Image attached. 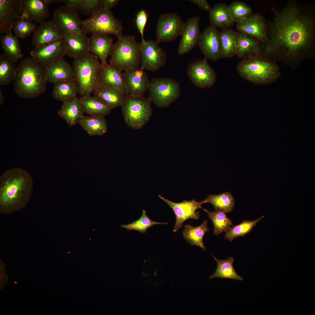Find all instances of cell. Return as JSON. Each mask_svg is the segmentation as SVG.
<instances>
[{"label": "cell", "instance_id": "obj_1", "mask_svg": "<svg viewBox=\"0 0 315 315\" xmlns=\"http://www.w3.org/2000/svg\"><path fill=\"white\" fill-rule=\"evenodd\" d=\"M290 3L276 11L267 27L268 40L260 46L267 52L279 51L295 55L314 46V18L302 6Z\"/></svg>", "mask_w": 315, "mask_h": 315}, {"label": "cell", "instance_id": "obj_2", "mask_svg": "<svg viewBox=\"0 0 315 315\" xmlns=\"http://www.w3.org/2000/svg\"><path fill=\"white\" fill-rule=\"evenodd\" d=\"M33 186L32 178L26 170L15 167L5 172L0 177V213L9 214L24 208Z\"/></svg>", "mask_w": 315, "mask_h": 315}, {"label": "cell", "instance_id": "obj_3", "mask_svg": "<svg viewBox=\"0 0 315 315\" xmlns=\"http://www.w3.org/2000/svg\"><path fill=\"white\" fill-rule=\"evenodd\" d=\"M48 82L44 68L32 57H27L17 66L13 86L19 97L34 99L45 92Z\"/></svg>", "mask_w": 315, "mask_h": 315}, {"label": "cell", "instance_id": "obj_4", "mask_svg": "<svg viewBox=\"0 0 315 315\" xmlns=\"http://www.w3.org/2000/svg\"><path fill=\"white\" fill-rule=\"evenodd\" d=\"M100 64L98 58L90 52L74 59L72 66L74 79L81 96L94 92L98 85Z\"/></svg>", "mask_w": 315, "mask_h": 315}, {"label": "cell", "instance_id": "obj_5", "mask_svg": "<svg viewBox=\"0 0 315 315\" xmlns=\"http://www.w3.org/2000/svg\"><path fill=\"white\" fill-rule=\"evenodd\" d=\"M109 64L122 72L138 68L140 63V43L131 35L122 36L114 44Z\"/></svg>", "mask_w": 315, "mask_h": 315}, {"label": "cell", "instance_id": "obj_6", "mask_svg": "<svg viewBox=\"0 0 315 315\" xmlns=\"http://www.w3.org/2000/svg\"><path fill=\"white\" fill-rule=\"evenodd\" d=\"M80 24L82 32L86 34H113L118 39L123 36L121 22L114 17L111 10L101 6L88 19L80 20Z\"/></svg>", "mask_w": 315, "mask_h": 315}, {"label": "cell", "instance_id": "obj_7", "mask_svg": "<svg viewBox=\"0 0 315 315\" xmlns=\"http://www.w3.org/2000/svg\"><path fill=\"white\" fill-rule=\"evenodd\" d=\"M151 103L148 97L126 95L121 106L126 124L134 130L141 129L152 116Z\"/></svg>", "mask_w": 315, "mask_h": 315}, {"label": "cell", "instance_id": "obj_8", "mask_svg": "<svg viewBox=\"0 0 315 315\" xmlns=\"http://www.w3.org/2000/svg\"><path fill=\"white\" fill-rule=\"evenodd\" d=\"M237 70L242 78L259 84L274 78L277 73L276 66L257 56L246 58L238 64Z\"/></svg>", "mask_w": 315, "mask_h": 315}, {"label": "cell", "instance_id": "obj_9", "mask_svg": "<svg viewBox=\"0 0 315 315\" xmlns=\"http://www.w3.org/2000/svg\"><path fill=\"white\" fill-rule=\"evenodd\" d=\"M148 90V98L151 102L161 108L168 107L181 94L179 83L167 77L152 79Z\"/></svg>", "mask_w": 315, "mask_h": 315}, {"label": "cell", "instance_id": "obj_10", "mask_svg": "<svg viewBox=\"0 0 315 315\" xmlns=\"http://www.w3.org/2000/svg\"><path fill=\"white\" fill-rule=\"evenodd\" d=\"M185 22L176 13H168L159 16L156 28V42H170L181 36Z\"/></svg>", "mask_w": 315, "mask_h": 315}, {"label": "cell", "instance_id": "obj_11", "mask_svg": "<svg viewBox=\"0 0 315 315\" xmlns=\"http://www.w3.org/2000/svg\"><path fill=\"white\" fill-rule=\"evenodd\" d=\"M158 195L172 209L175 215L176 222L173 229L174 232L182 227L184 222L187 219H192L196 220L198 219L200 217V213L196 211L197 209H201L204 211L206 210L203 209L202 206L203 204L208 202L207 198L199 202L193 199L190 201L184 200L181 202L176 203L165 198L160 195Z\"/></svg>", "mask_w": 315, "mask_h": 315}, {"label": "cell", "instance_id": "obj_12", "mask_svg": "<svg viewBox=\"0 0 315 315\" xmlns=\"http://www.w3.org/2000/svg\"><path fill=\"white\" fill-rule=\"evenodd\" d=\"M141 67L144 70L156 71L164 66L167 60L165 50L151 39L140 43Z\"/></svg>", "mask_w": 315, "mask_h": 315}, {"label": "cell", "instance_id": "obj_13", "mask_svg": "<svg viewBox=\"0 0 315 315\" xmlns=\"http://www.w3.org/2000/svg\"><path fill=\"white\" fill-rule=\"evenodd\" d=\"M204 57L188 65L187 74L191 82L197 87L206 88L212 86L216 80V74Z\"/></svg>", "mask_w": 315, "mask_h": 315}, {"label": "cell", "instance_id": "obj_14", "mask_svg": "<svg viewBox=\"0 0 315 315\" xmlns=\"http://www.w3.org/2000/svg\"><path fill=\"white\" fill-rule=\"evenodd\" d=\"M78 11L76 9L61 6L55 11L52 21L63 36L82 32Z\"/></svg>", "mask_w": 315, "mask_h": 315}, {"label": "cell", "instance_id": "obj_15", "mask_svg": "<svg viewBox=\"0 0 315 315\" xmlns=\"http://www.w3.org/2000/svg\"><path fill=\"white\" fill-rule=\"evenodd\" d=\"M200 21V17L196 15L190 18L185 22L177 50L178 55L187 53L198 45L202 33Z\"/></svg>", "mask_w": 315, "mask_h": 315}, {"label": "cell", "instance_id": "obj_16", "mask_svg": "<svg viewBox=\"0 0 315 315\" xmlns=\"http://www.w3.org/2000/svg\"><path fill=\"white\" fill-rule=\"evenodd\" d=\"M30 55L44 68L66 55L64 39L35 48L31 51Z\"/></svg>", "mask_w": 315, "mask_h": 315}, {"label": "cell", "instance_id": "obj_17", "mask_svg": "<svg viewBox=\"0 0 315 315\" xmlns=\"http://www.w3.org/2000/svg\"><path fill=\"white\" fill-rule=\"evenodd\" d=\"M198 45L205 57L212 61L221 58V46L219 32L216 27L210 25L201 33Z\"/></svg>", "mask_w": 315, "mask_h": 315}, {"label": "cell", "instance_id": "obj_18", "mask_svg": "<svg viewBox=\"0 0 315 315\" xmlns=\"http://www.w3.org/2000/svg\"><path fill=\"white\" fill-rule=\"evenodd\" d=\"M128 94L134 96L144 97L148 90L150 82L144 70L141 68L123 73Z\"/></svg>", "mask_w": 315, "mask_h": 315}, {"label": "cell", "instance_id": "obj_19", "mask_svg": "<svg viewBox=\"0 0 315 315\" xmlns=\"http://www.w3.org/2000/svg\"><path fill=\"white\" fill-rule=\"evenodd\" d=\"M236 28L238 31L256 38L261 43L268 40L267 26L258 13L252 14L242 22L236 24Z\"/></svg>", "mask_w": 315, "mask_h": 315}, {"label": "cell", "instance_id": "obj_20", "mask_svg": "<svg viewBox=\"0 0 315 315\" xmlns=\"http://www.w3.org/2000/svg\"><path fill=\"white\" fill-rule=\"evenodd\" d=\"M20 16L36 24L49 17V6L44 0H20Z\"/></svg>", "mask_w": 315, "mask_h": 315}, {"label": "cell", "instance_id": "obj_21", "mask_svg": "<svg viewBox=\"0 0 315 315\" xmlns=\"http://www.w3.org/2000/svg\"><path fill=\"white\" fill-rule=\"evenodd\" d=\"M20 0H0V34L12 29L20 16Z\"/></svg>", "mask_w": 315, "mask_h": 315}, {"label": "cell", "instance_id": "obj_22", "mask_svg": "<svg viewBox=\"0 0 315 315\" xmlns=\"http://www.w3.org/2000/svg\"><path fill=\"white\" fill-rule=\"evenodd\" d=\"M66 55L75 59L90 52L89 38L82 32L63 35Z\"/></svg>", "mask_w": 315, "mask_h": 315}, {"label": "cell", "instance_id": "obj_23", "mask_svg": "<svg viewBox=\"0 0 315 315\" xmlns=\"http://www.w3.org/2000/svg\"><path fill=\"white\" fill-rule=\"evenodd\" d=\"M63 39V34L52 20H48L37 27L33 34L32 44L37 48Z\"/></svg>", "mask_w": 315, "mask_h": 315}, {"label": "cell", "instance_id": "obj_24", "mask_svg": "<svg viewBox=\"0 0 315 315\" xmlns=\"http://www.w3.org/2000/svg\"><path fill=\"white\" fill-rule=\"evenodd\" d=\"M117 88L125 95L128 94L123 73L111 66L106 62L101 63L98 77V85Z\"/></svg>", "mask_w": 315, "mask_h": 315}, {"label": "cell", "instance_id": "obj_25", "mask_svg": "<svg viewBox=\"0 0 315 315\" xmlns=\"http://www.w3.org/2000/svg\"><path fill=\"white\" fill-rule=\"evenodd\" d=\"M48 81L54 84L74 78L72 67L63 58L44 67Z\"/></svg>", "mask_w": 315, "mask_h": 315}, {"label": "cell", "instance_id": "obj_26", "mask_svg": "<svg viewBox=\"0 0 315 315\" xmlns=\"http://www.w3.org/2000/svg\"><path fill=\"white\" fill-rule=\"evenodd\" d=\"M236 55L240 58L250 57L260 52V44L256 38L243 32H237Z\"/></svg>", "mask_w": 315, "mask_h": 315}, {"label": "cell", "instance_id": "obj_27", "mask_svg": "<svg viewBox=\"0 0 315 315\" xmlns=\"http://www.w3.org/2000/svg\"><path fill=\"white\" fill-rule=\"evenodd\" d=\"M89 43L90 52L99 58L101 63L106 62L114 45L112 38L108 35L92 34L89 38Z\"/></svg>", "mask_w": 315, "mask_h": 315}, {"label": "cell", "instance_id": "obj_28", "mask_svg": "<svg viewBox=\"0 0 315 315\" xmlns=\"http://www.w3.org/2000/svg\"><path fill=\"white\" fill-rule=\"evenodd\" d=\"M84 112L77 96L69 101L63 102L58 113L70 127L75 125L84 116Z\"/></svg>", "mask_w": 315, "mask_h": 315}, {"label": "cell", "instance_id": "obj_29", "mask_svg": "<svg viewBox=\"0 0 315 315\" xmlns=\"http://www.w3.org/2000/svg\"><path fill=\"white\" fill-rule=\"evenodd\" d=\"M209 13L210 25L217 28L229 29L235 23L231 17L228 6L224 3L216 4Z\"/></svg>", "mask_w": 315, "mask_h": 315}, {"label": "cell", "instance_id": "obj_30", "mask_svg": "<svg viewBox=\"0 0 315 315\" xmlns=\"http://www.w3.org/2000/svg\"><path fill=\"white\" fill-rule=\"evenodd\" d=\"M94 92V96L101 99L112 109L121 106L126 95L116 88L99 85Z\"/></svg>", "mask_w": 315, "mask_h": 315}, {"label": "cell", "instance_id": "obj_31", "mask_svg": "<svg viewBox=\"0 0 315 315\" xmlns=\"http://www.w3.org/2000/svg\"><path fill=\"white\" fill-rule=\"evenodd\" d=\"M79 99L84 113L89 115L105 117L111 112L112 109L95 96H83Z\"/></svg>", "mask_w": 315, "mask_h": 315}, {"label": "cell", "instance_id": "obj_32", "mask_svg": "<svg viewBox=\"0 0 315 315\" xmlns=\"http://www.w3.org/2000/svg\"><path fill=\"white\" fill-rule=\"evenodd\" d=\"M90 136H101L107 131V122L105 117L84 116L77 123Z\"/></svg>", "mask_w": 315, "mask_h": 315}, {"label": "cell", "instance_id": "obj_33", "mask_svg": "<svg viewBox=\"0 0 315 315\" xmlns=\"http://www.w3.org/2000/svg\"><path fill=\"white\" fill-rule=\"evenodd\" d=\"M208 220H204L199 226L194 227L190 224L186 225L182 232L184 239L192 246L196 245L204 251L206 250L203 241L205 234L211 230L207 226Z\"/></svg>", "mask_w": 315, "mask_h": 315}, {"label": "cell", "instance_id": "obj_34", "mask_svg": "<svg viewBox=\"0 0 315 315\" xmlns=\"http://www.w3.org/2000/svg\"><path fill=\"white\" fill-rule=\"evenodd\" d=\"M78 92V87L74 78L54 84L52 94L54 99L63 102L74 98Z\"/></svg>", "mask_w": 315, "mask_h": 315}, {"label": "cell", "instance_id": "obj_35", "mask_svg": "<svg viewBox=\"0 0 315 315\" xmlns=\"http://www.w3.org/2000/svg\"><path fill=\"white\" fill-rule=\"evenodd\" d=\"M212 256L217 262V267L215 272L209 276V279L217 278L243 280V277L238 274L234 268V259L232 256L224 260L218 259L213 255Z\"/></svg>", "mask_w": 315, "mask_h": 315}, {"label": "cell", "instance_id": "obj_36", "mask_svg": "<svg viewBox=\"0 0 315 315\" xmlns=\"http://www.w3.org/2000/svg\"><path fill=\"white\" fill-rule=\"evenodd\" d=\"M12 29L0 38L1 47L5 54L16 62L24 56L18 38L13 33Z\"/></svg>", "mask_w": 315, "mask_h": 315}, {"label": "cell", "instance_id": "obj_37", "mask_svg": "<svg viewBox=\"0 0 315 315\" xmlns=\"http://www.w3.org/2000/svg\"><path fill=\"white\" fill-rule=\"evenodd\" d=\"M17 66L16 62L5 53L0 55V85L10 84L16 75Z\"/></svg>", "mask_w": 315, "mask_h": 315}, {"label": "cell", "instance_id": "obj_38", "mask_svg": "<svg viewBox=\"0 0 315 315\" xmlns=\"http://www.w3.org/2000/svg\"><path fill=\"white\" fill-rule=\"evenodd\" d=\"M237 32L232 29H223L219 32L221 58H230L236 55L235 38Z\"/></svg>", "mask_w": 315, "mask_h": 315}, {"label": "cell", "instance_id": "obj_39", "mask_svg": "<svg viewBox=\"0 0 315 315\" xmlns=\"http://www.w3.org/2000/svg\"><path fill=\"white\" fill-rule=\"evenodd\" d=\"M207 198V203L211 204L215 210H220L226 214L232 212L235 206L234 198L228 191L217 195H210Z\"/></svg>", "mask_w": 315, "mask_h": 315}, {"label": "cell", "instance_id": "obj_40", "mask_svg": "<svg viewBox=\"0 0 315 315\" xmlns=\"http://www.w3.org/2000/svg\"><path fill=\"white\" fill-rule=\"evenodd\" d=\"M264 217V216H262L252 221L244 220L241 223L231 226L228 231L225 232L224 239L231 242L238 237L244 236L251 232L258 222Z\"/></svg>", "mask_w": 315, "mask_h": 315}, {"label": "cell", "instance_id": "obj_41", "mask_svg": "<svg viewBox=\"0 0 315 315\" xmlns=\"http://www.w3.org/2000/svg\"><path fill=\"white\" fill-rule=\"evenodd\" d=\"M205 211L207 213L208 217L213 224V232L215 235H218L223 232H226L233 225L231 219L222 210L217 209L214 211H210L206 210Z\"/></svg>", "mask_w": 315, "mask_h": 315}, {"label": "cell", "instance_id": "obj_42", "mask_svg": "<svg viewBox=\"0 0 315 315\" xmlns=\"http://www.w3.org/2000/svg\"><path fill=\"white\" fill-rule=\"evenodd\" d=\"M228 6L231 17L236 24L242 22L252 14V8L244 2L236 1Z\"/></svg>", "mask_w": 315, "mask_h": 315}, {"label": "cell", "instance_id": "obj_43", "mask_svg": "<svg viewBox=\"0 0 315 315\" xmlns=\"http://www.w3.org/2000/svg\"><path fill=\"white\" fill-rule=\"evenodd\" d=\"M167 224V222H160L153 220L147 215L146 211L143 209L141 216L139 219L130 224H122L120 227L128 231L136 230L141 234H144L148 229L155 225Z\"/></svg>", "mask_w": 315, "mask_h": 315}, {"label": "cell", "instance_id": "obj_44", "mask_svg": "<svg viewBox=\"0 0 315 315\" xmlns=\"http://www.w3.org/2000/svg\"><path fill=\"white\" fill-rule=\"evenodd\" d=\"M36 24L20 17L14 23L12 30L18 38L24 39L36 30Z\"/></svg>", "mask_w": 315, "mask_h": 315}, {"label": "cell", "instance_id": "obj_45", "mask_svg": "<svg viewBox=\"0 0 315 315\" xmlns=\"http://www.w3.org/2000/svg\"><path fill=\"white\" fill-rule=\"evenodd\" d=\"M102 0H81L76 10L85 15L90 16L100 6Z\"/></svg>", "mask_w": 315, "mask_h": 315}, {"label": "cell", "instance_id": "obj_46", "mask_svg": "<svg viewBox=\"0 0 315 315\" xmlns=\"http://www.w3.org/2000/svg\"><path fill=\"white\" fill-rule=\"evenodd\" d=\"M148 15L144 10L142 9L137 13L135 22L137 28L141 35L142 42L145 41L144 37V32L147 22Z\"/></svg>", "mask_w": 315, "mask_h": 315}, {"label": "cell", "instance_id": "obj_47", "mask_svg": "<svg viewBox=\"0 0 315 315\" xmlns=\"http://www.w3.org/2000/svg\"><path fill=\"white\" fill-rule=\"evenodd\" d=\"M188 1L195 4L199 8L204 10L209 11L211 8L210 4L206 0H189Z\"/></svg>", "mask_w": 315, "mask_h": 315}, {"label": "cell", "instance_id": "obj_48", "mask_svg": "<svg viewBox=\"0 0 315 315\" xmlns=\"http://www.w3.org/2000/svg\"><path fill=\"white\" fill-rule=\"evenodd\" d=\"M119 0H102L101 7L106 10H109L115 6L119 2Z\"/></svg>", "mask_w": 315, "mask_h": 315}, {"label": "cell", "instance_id": "obj_49", "mask_svg": "<svg viewBox=\"0 0 315 315\" xmlns=\"http://www.w3.org/2000/svg\"><path fill=\"white\" fill-rule=\"evenodd\" d=\"M81 0H62V3H64L67 7L76 9Z\"/></svg>", "mask_w": 315, "mask_h": 315}, {"label": "cell", "instance_id": "obj_50", "mask_svg": "<svg viewBox=\"0 0 315 315\" xmlns=\"http://www.w3.org/2000/svg\"><path fill=\"white\" fill-rule=\"evenodd\" d=\"M44 1L48 6L62 2V0H44Z\"/></svg>", "mask_w": 315, "mask_h": 315}, {"label": "cell", "instance_id": "obj_51", "mask_svg": "<svg viewBox=\"0 0 315 315\" xmlns=\"http://www.w3.org/2000/svg\"><path fill=\"white\" fill-rule=\"evenodd\" d=\"M4 100V98L3 96L2 92L1 89L0 90V105H1L3 103Z\"/></svg>", "mask_w": 315, "mask_h": 315}]
</instances>
